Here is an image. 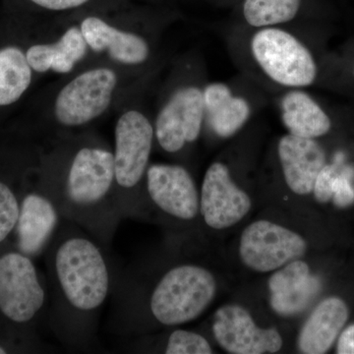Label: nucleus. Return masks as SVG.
I'll list each match as a JSON object with an SVG mask.
<instances>
[{
	"mask_svg": "<svg viewBox=\"0 0 354 354\" xmlns=\"http://www.w3.org/2000/svg\"><path fill=\"white\" fill-rule=\"evenodd\" d=\"M46 265L53 334L68 351L93 348L115 276L106 247L64 218L46 250Z\"/></svg>",
	"mask_w": 354,
	"mask_h": 354,
	"instance_id": "1",
	"label": "nucleus"
},
{
	"mask_svg": "<svg viewBox=\"0 0 354 354\" xmlns=\"http://www.w3.org/2000/svg\"><path fill=\"white\" fill-rule=\"evenodd\" d=\"M38 169L62 218L109 248L123 220L114 196L113 147L88 130L58 135L41 153Z\"/></svg>",
	"mask_w": 354,
	"mask_h": 354,
	"instance_id": "2",
	"label": "nucleus"
},
{
	"mask_svg": "<svg viewBox=\"0 0 354 354\" xmlns=\"http://www.w3.org/2000/svg\"><path fill=\"white\" fill-rule=\"evenodd\" d=\"M216 293L215 276L202 266L174 265L149 281L131 265L115 272L109 327L116 335L134 337L153 326L183 325L199 318Z\"/></svg>",
	"mask_w": 354,
	"mask_h": 354,
	"instance_id": "3",
	"label": "nucleus"
},
{
	"mask_svg": "<svg viewBox=\"0 0 354 354\" xmlns=\"http://www.w3.org/2000/svg\"><path fill=\"white\" fill-rule=\"evenodd\" d=\"M133 81L134 77L106 60H86L53 92L48 114L53 137L87 129L124 101L134 88Z\"/></svg>",
	"mask_w": 354,
	"mask_h": 354,
	"instance_id": "4",
	"label": "nucleus"
},
{
	"mask_svg": "<svg viewBox=\"0 0 354 354\" xmlns=\"http://www.w3.org/2000/svg\"><path fill=\"white\" fill-rule=\"evenodd\" d=\"M155 142L150 118L134 104L123 106L113 129L114 196L121 218L148 216L145 179Z\"/></svg>",
	"mask_w": 354,
	"mask_h": 354,
	"instance_id": "5",
	"label": "nucleus"
},
{
	"mask_svg": "<svg viewBox=\"0 0 354 354\" xmlns=\"http://www.w3.org/2000/svg\"><path fill=\"white\" fill-rule=\"evenodd\" d=\"M125 10L86 12L72 18L82 31L90 55L106 60L134 77L137 69L148 64L152 50L146 37L134 29V22L122 19L121 12Z\"/></svg>",
	"mask_w": 354,
	"mask_h": 354,
	"instance_id": "6",
	"label": "nucleus"
},
{
	"mask_svg": "<svg viewBox=\"0 0 354 354\" xmlns=\"http://www.w3.org/2000/svg\"><path fill=\"white\" fill-rule=\"evenodd\" d=\"M48 305V291L32 258L20 251L0 256V313L18 326L35 322Z\"/></svg>",
	"mask_w": 354,
	"mask_h": 354,
	"instance_id": "7",
	"label": "nucleus"
},
{
	"mask_svg": "<svg viewBox=\"0 0 354 354\" xmlns=\"http://www.w3.org/2000/svg\"><path fill=\"white\" fill-rule=\"evenodd\" d=\"M251 48L265 73L277 83L306 87L316 79V64L311 53L290 32L266 28L253 37Z\"/></svg>",
	"mask_w": 354,
	"mask_h": 354,
	"instance_id": "8",
	"label": "nucleus"
},
{
	"mask_svg": "<svg viewBox=\"0 0 354 354\" xmlns=\"http://www.w3.org/2000/svg\"><path fill=\"white\" fill-rule=\"evenodd\" d=\"M307 242L301 235L269 221H257L243 230L239 254L243 264L255 272L276 271L300 259Z\"/></svg>",
	"mask_w": 354,
	"mask_h": 354,
	"instance_id": "9",
	"label": "nucleus"
},
{
	"mask_svg": "<svg viewBox=\"0 0 354 354\" xmlns=\"http://www.w3.org/2000/svg\"><path fill=\"white\" fill-rule=\"evenodd\" d=\"M148 209L180 223H190L200 215V192L194 178L183 165L151 164L145 179Z\"/></svg>",
	"mask_w": 354,
	"mask_h": 354,
	"instance_id": "10",
	"label": "nucleus"
},
{
	"mask_svg": "<svg viewBox=\"0 0 354 354\" xmlns=\"http://www.w3.org/2000/svg\"><path fill=\"white\" fill-rule=\"evenodd\" d=\"M205 118L204 95L197 86H181L160 108L153 122L155 141L162 151L176 153L199 138Z\"/></svg>",
	"mask_w": 354,
	"mask_h": 354,
	"instance_id": "11",
	"label": "nucleus"
},
{
	"mask_svg": "<svg viewBox=\"0 0 354 354\" xmlns=\"http://www.w3.org/2000/svg\"><path fill=\"white\" fill-rule=\"evenodd\" d=\"M212 328L216 341L228 353H276L283 346L278 330L258 327L241 305L227 304L216 310Z\"/></svg>",
	"mask_w": 354,
	"mask_h": 354,
	"instance_id": "12",
	"label": "nucleus"
},
{
	"mask_svg": "<svg viewBox=\"0 0 354 354\" xmlns=\"http://www.w3.org/2000/svg\"><path fill=\"white\" fill-rule=\"evenodd\" d=\"M251 207L250 197L234 183L227 165H209L200 191V215L205 223L213 230H225L239 223Z\"/></svg>",
	"mask_w": 354,
	"mask_h": 354,
	"instance_id": "13",
	"label": "nucleus"
},
{
	"mask_svg": "<svg viewBox=\"0 0 354 354\" xmlns=\"http://www.w3.org/2000/svg\"><path fill=\"white\" fill-rule=\"evenodd\" d=\"M64 218L39 180V188L28 191L20 201V212L13 232L17 250L30 258L48 250Z\"/></svg>",
	"mask_w": 354,
	"mask_h": 354,
	"instance_id": "14",
	"label": "nucleus"
},
{
	"mask_svg": "<svg viewBox=\"0 0 354 354\" xmlns=\"http://www.w3.org/2000/svg\"><path fill=\"white\" fill-rule=\"evenodd\" d=\"M64 31L50 41L30 44L26 58L35 74L69 75L90 57V50L78 23L73 18L64 21Z\"/></svg>",
	"mask_w": 354,
	"mask_h": 354,
	"instance_id": "15",
	"label": "nucleus"
},
{
	"mask_svg": "<svg viewBox=\"0 0 354 354\" xmlns=\"http://www.w3.org/2000/svg\"><path fill=\"white\" fill-rule=\"evenodd\" d=\"M268 288L272 309L279 316L291 317L309 306L320 290L321 283L312 276L308 264L297 259L272 274Z\"/></svg>",
	"mask_w": 354,
	"mask_h": 354,
	"instance_id": "16",
	"label": "nucleus"
},
{
	"mask_svg": "<svg viewBox=\"0 0 354 354\" xmlns=\"http://www.w3.org/2000/svg\"><path fill=\"white\" fill-rule=\"evenodd\" d=\"M279 158L290 189L298 195L313 192L317 176L326 165V153L315 139L291 134L281 137Z\"/></svg>",
	"mask_w": 354,
	"mask_h": 354,
	"instance_id": "17",
	"label": "nucleus"
},
{
	"mask_svg": "<svg viewBox=\"0 0 354 354\" xmlns=\"http://www.w3.org/2000/svg\"><path fill=\"white\" fill-rule=\"evenodd\" d=\"M348 319L346 302L339 297L323 300L307 319L298 337V348L306 354L327 353Z\"/></svg>",
	"mask_w": 354,
	"mask_h": 354,
	"instance_id": "18",
	"label": "nucleus"
},
{
	"mask_svg": "<svg viewBox=\"0 0 354 354\" xmlns=\"http://www.w3.org/2000/svg\"><path fill=\"white\" fill-rule=\"evenodd\" d=\"M205 114L209 127L218 136H232L250 115V106L242 97H234L230 88L221 83L207 86L203 91Z\"/></svg>",
	"mask_w": 354,
	"mask_h": 354,
	"instance_id": "19",
	"label": "nucleus"
},
{
	"mask_svg": "<svg viewBox=\"0 0 354 354\" xmlns=\"http://www.w3.org/2000/svg\"><path fill=\"white\" fill-rule=\"evenodd\" d=\"M281 116L290 134L301 138L323 136L330 131L332 125L327 113L302 91H291L283 97Z\"/></svg>",
	"mask_w": 354,
	"mask_h": 354,
	"instance_id": "20",
	"label": "nucleus"
},
{
	"mask_svg": "<svg viewBox=\"0 0 354 354\" xmlns=\"http://www.w3.org/2000/svg\"><path fill=\"white\" fill-rule=\"evenodd\" d=\"M25 50L16 44L0 46V109L19 102L34 82L36 74L28 64Z\"/></svg>",
	"mask_w": 354,
	"mask_h": 354,
	"instance_id": "21",
	"label": "nucleus"
},
{
	"mask_svg": "<svg viewBox=\"0 0 354 354\" xmlns=\"http://www.w3.org/2000/svg\"><path fill=\"white\" fill-rule=\"evenodd\" d=\"M55 22L66 21L86 12L111 13L129 7L128 0H25Z\"/></svg>",
	"mask_w": 354,
	"mask_h": 354,
	"instance_id": "22",
	"label": "nucleus"
},
{
	"mask_svg": "<svg viewBox=\"0 0 354 354\" xmlns=\"http://www.w3.org/2000/svg\"><path fill=\"white\" fill-rule=\"evenodd\" d=\"M301 0H244V18L249 25L265 27L292 20Z\"/></svg>",
	"mask_w": 354,
	"mask_h": 354,
	"instance_id": "23",
	"label": "nucleus"
},
{
	"mask_svg": "<svg viewBox=\"0 0 354 354\" xmlns=\"http://www.w3.org/2000/svg\"><path fill=\"white\" fill-rule=\"evenodd\" d=\"M165 354H212L211 344L202 335L192 330L176 329L167 337Z\"/></svg>",
	"mask_w": 354,
	"mask_h": 354,
	"instance_id": "24",
	"label": "nucleus"
},
{
	"mask_svg": "<svg viewBox=\"0 0 354 354\" xmlns=\"http://www.w3.org/2000/svg\"><path fill=\"white\" fill-rule=\"evenodd\" d=\"M19 212V198L10 184L0 179V243L13 232Z\"/></svg>",
	"mask_w": 354,
	"mask_h": 354,
	"instance_id": "25",
	"label": "nucleus"
},
{
	"mask_svg": "<svg viewBox=\"0 0 354 354\" xmlns=\"http://www.w3.org/2000/svg\"><path fill=\"white\" fill-rule=\"evenodd\" d=\"M337 165H326L319 172L314 183V196L319 203H328L333 198V185L339 174Z\"/></svg>",
	"mask_w": 354,
	"mask_h": 354,
	"instance_id": "26",
	"label": "nucleus"
},
{
	"mask_svg": "<svg viewBox=\"0 0 354 354\" xmlns=\"http://www.w3.org/2000/svg\"><path fill=\"white\" fill-rule=\"evenodd\" d=\"M351 177V169H344L335 177L332 199L337 208H348L354 203V189Z\"/></svg>",
	"mask_w": 354,
	"mask_h": 354,
	"instance_id": "27",
	"label": "nucleus"
},
{
	"mask_svg": "<svg viewBox=\"0 0 354 354\" xmlns=\"http://www.w3.org/2000/svg\"><path fill=\"white\" fill-rule=\"evenodd\" d=\"M337 353L354 354V324L342 333L337 342Z\"/></svg>",
	"mask_w": 354,
	"mask_h": 354,
	"instance_id": "28",
	"label": "nucleus"
},
{
	"mask_svg": "<svg viewBox=\"0 0 354 354\" xmlns=\"http://www.w3.org/2000/svg\"><path fill=\"white\" fill-rule=\"evenodd\" d=\"M7 353H8V351H7L6 346H3L1 344H0V354H4Z\"/></svg>",
	"mask_w": 354,
	"mask_h": 354,
	"instance_id": "29",
	"label": "nucleus"
}]
</instances>
